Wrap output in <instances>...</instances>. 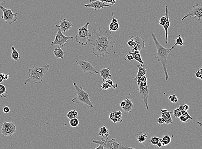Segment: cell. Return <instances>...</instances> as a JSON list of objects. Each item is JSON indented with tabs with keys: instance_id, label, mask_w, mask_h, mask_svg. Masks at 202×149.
<instances>
[{
	"instance_id": "cell-1",
	"label": "cell",
	"mask_w": 202,
	"mask_h": 149,
	"mask_svg": "<svg viewBox=\"0 0 202 149\" xmlns=\"http://www.w3.org/2000/svg\"><path fill=\"white\" fill-rule=\"evenodd\" d=\"M89 42L93 54L97 57L110 54L115 43L112 33L100 27L98 30L93 29Z\"/></svg>"
},
{
	"instance_id": "cell-2",
	"label": "cell",
	"mask_w": 202,
	"mask_h": 149,
	"mask_svg": "<svg viewBox=\"0 0 202 149\" xmlns=\"http://www.w3.org/2000/svg\"><path fill=\"white\" fill-rule=\"evenodd\" d=\"M152 37L156 47V51H157L156 56L155 58L157 60V62H160L162 65L164 70L165 78H166L165 82H166L168 80L169 77L167 70V60L169 54L173 49L175 48V47L173 45V47L170 48H166L165 47L162 46L159 42L154 33H152Z\"/></svg>"
},
{
	"instance_id": "cell-3",
	"label": "cell",
	"mask_w": 202,
	"mask_h": 149,
	"mask_svg": "<svg viewBox=\"0 0 202 149\" xmlns=\"http://www.w3.org/2000/svg\"><path fill=\"white\" fill-rule=\"evenodd\" d=\"M49 68L50 65L48 64L44 66L35 64L32 68L29 69L27 79L24 82V85H26L29 82L31 81L35 84L42 83Z\"/></svg>"
},
{
	"instance_id": "cell-4",
	"label": "cell",
	"mask_w": 202,
	"mask_h": 149,
	"mask_svg": "<svg viewBox=\"0 0 202 149\" xmlns=\"http://www.w3.org/2000/svg\"><path fill=\"white\" fill-rule=\"evenodd\" d=\"M76 91V96L72 100V102L76 104H83L87 105L90 108H92L93 104L90 100V96L87 92L83 90V86L78 87L77 83H73Z\"/></svg>"
},
{
	"instance_id": "cell-5",
	"label": "cell",
	"mask_w": 202,
	"mask_h": 149,
	"mask_svg": "<svg viewBox=\"0 0 202 149\" xmlns=\"http://www.w3.org/2000/svg\"><path fill=\"white\" fill-rule=\"evenodd\" d=\"M90 22H88L86 24L78 28V34L75 36V40L81 46H86L90 41L91 33H89L88 26Z\"/></svg>"
},
{
	"instance_id": "cell-6",
	"label": "cell",
	"mask_w": 202,
	"mask_h": 149,
	"mask_svg": "<svg viewBox=\"0 0 202 149\" xmlns=\"http://www.w3.org/2000/svg\"><path fill=\"white\" fill-rule=\"evenodd\" d=\"M115 138H112L111 140L106 139L105 140L104 138H102L101 141L98 140H93L92 142L96 144H101L104 146V149H134V148L127 147L126 145H123L119 142H116Z\"/></svg>"
},
{
	"instance_id": "cell-7",
	"label": "cell",
	"mask_w": 202,
	"mask_h": 149,
	"mask_svg": "<svg viewBox=\"0 0 202 149\" xmlns=\"http://www.w3.org/2000/svg\"><path fill=\"white\" fill-rule=\"evenodd\" d=\"M0 9L3 13V14L1 16V18L7 24L12 25L17 20L18 14L13 13V9L6 8L2 6H0Z\"/></svg>"
},
{
	"instance_id": "cell-8",
	"label": "cell",
	"mask_w": 202,
	"mask_h": 149,
	"mask_svg": "<svg viewBox=\"0 0 202 149\" xmlns=\"http://www.w3.org/2000/svg\"><path fill=\"white\" fill-rule=\"evenodd\" d=\"M75 62L79 68L85 73L88 72L91 74H98V73L95 67H93L91 64L88 61L80 59H76Z\"/></svg>"
},
{
	"instance_id": "cell-9",
	"label": "cell",
	"mask_w": 202,
	"mask_h": 149,
	"mask_svg": "<svg viewBox=\"0 0 202 149\" xmlns=\"http://www.w3.org/2000/svg\"><path fill=\"white\" fill-rule=\"evenodd\" d=\"M56 28L57 29V32L56 35L55 40L51 42V47H54L56 45H59L62 47H64L66 45L68 40L73 39V37H67L64 35L60 28L58 27H56Z\"/></svg>"
},
{
	"instance_id": "cell-10",
	"label": "cell",
	"mask_w": 202,
	"mask_h": 149,
	"mask_svg": "<svg viewBox=\"0 0 202 149\" xmlns=\"http://www.w3.org/2000/svg\"><path fill=\"white\" fill-rule=\"evenodd\" d=\"M202 4H195L192 8V9L189 11L188 14L184 16L181 21H183L185 19L188 17H192L195 19L197 22H199L202 19Z\"/></svg>"
},
{
	"instance_id": "cell-11",
	"label": "cell",
	"mask_w": 202,
	"mask_h": 149,
	"mask_svg": "<svg viewBox=\"0 0 202 149\" xmlns=\"http://www.w3.org/2000/svg\"><path fill=\"white\" fill-rule=\"evenodd\" d=\"M1 132L3 136H12L16 132V126L13 122L4 121L1 125Z\"/></svg>"
},
{
	"instance_id": "cell-12",
	"label": "cell",
	"mask_w": 202,
	"mask_h": 149,
	"mask_svg": "<svg viewBox=\"0 0 202 149\" xmlns=\"http://www.w3.org/2000/svg\"><path fill=\"white\" fill-rule=\"evenodd\" d=\"M112 5L105 3L104 2L100 1H96L90 2L89 3L84 5V7L86 8H91L94 10H100L105 7H111Z\"/></svg>"
},
{
	"instance_id": "cell-13",
	"label": "cell",
	"mask_w": 202,
	"mask_h": 149,
	"mask_svg": "<svg viewBox=\"0 0 202 149\" xmlns=\"http://www.w3.org/2000/svg\"><path fill=\"white\" fill-rule=\"evenodd\" d=\"M73 26V24L70 20L67 19H64L61 20L59 22V25H55L56 27L60 28L62 32H66L70 30Z\"/></svg>"
},
{
	"instance_id": "cell-14",
	"label": "cell",
	"mask_w": 202,
	"mask_h": 149,
	"mask_svg": "<svg viewBox=\"0 0 202 149\" xmlns=\"http://www.w3.org/2000/svg\"><path fill=\"white\" fill-rule=\"evenodd\" d=\"M149 87L147 85L144 87H139L138 90L139 91L140 94L142 97L144 102L146 106V109H148V99L149 97Z\"/></svg>"
},
{
	"instance_id": "cell-15",
	"label": "cell",
	"mask_w": 202,
	"mask_h": 149,
	"mask_svg": "<svg viewBox=\"0 0 202 149\" xmlns=\"http://www.w3.org/2000/svg\"><path fill=\"white\" fill-rule=\"evenodd\" d=\"M130 95H131V94H129V96ZM124 100H125V101L126 102V104L125 106L123 108H122V110L123 111H125L126 113H128L129 115L131 120H132V121L133 119L132 118V116H131V113L132 109L133 108V102L132 100L129 98V97L128 98H124Z\"/></svg>"
},
{
	"instance_id": "cell-16",
	"label": "cell",
	"mask_w": 202,
	"mask_h": 149,
	"mask_svg": "<svg viewBox=\"0 0 202 149\" xmlns=\"http://www.w3.org/2000/svg\"><path fill=\"white\" fill-rule=\"evenodd\" d=\"M131 37L133 38L135 41V45L133 47H137L140 51H141V49H143L145 47V42L144 41L142 40V38L138 36L134 35Z\"/></svg>"
},
{
	"instance_id": "cell-17",
	"label": "cell",
	"mask_w": 202,
	"mask_h": 149,
	"mask_svg": "<svg viewBox=\"0 0 202 149\" xmlns=\"http://www.w3.org/2000/svg\"><path fill=\"white\" fill-rule=\"evenodd\" d=\"M111 70L110 68L104 67L100 71V74L101 77L103 78V81H104L106 79L112 77Z\"/></svg>"
},
{
	"instance_id": "cell-18",
	"label": "cell",
	"mask_w": 202,
	"mask_h": 149,
	"mask_svg": "<svg viewBox=\"0 0 202 149\" xmlns=\"http://www.w3.org/2000/svg\"><path fill=\"white\" fill-rule=\"evenodd\" d=\"M137 68L139 69V71H138V74H137L135 78H134V81H136V80L139 77L145 75L147 72V70L145 65H144V64H139V65H137Z\"/></svg>"
},
{
	"instance_id": "cell-19",
	"label": "cell",
	"mask_w": 202,
	"mask_h": 149,
	"mask_svg": "<svg viewBox=\"0 0 202 149\" xmlns=\"http://www.w3.org/2000/svg\"><path fill=\"white\" fill-rule=\"evenodd\" d=\"M53 53L55 58L60 60H63L64 59V56L65 54V52L59 46L55 49Z\"/></svg>"
},
{
	"instance_id": "cell-20",
	"label": "cell",
	"mask_w": 202,
	"mask_h": 149,
	"mask_svg": "<svg viewBox=\"0 0 202 149\" xmlns=\"http://www.w3.org/2000/svg\"><path fill=\"white\" fill-rule=\"evenodd\" d=\"M172 113V112L171 111H168L165 114L162 115V117L164 118L165 120V123L167 125H168L169 124H172L173 123V120L171 116Z\"/></svg>"
},
{
	"instance_id": "cell-21",
	"label": "cell",
	"mask_w": 202,
	"mask_h": 149,
	"mask_svg": "<svg viewBox=\"0 0 202 149\" xmlns=\"http://www.w3.org/2000/svg\"><path fill=\"white\" fill-rule=\"evenodd\" d=\"M99 135L100 136H102L103 137H107L109 135H110V133L109 130L107 129L105 125H103V127L100 128L99 131Z\"/></svg>"
},
{
	"instance_id": "cell-22",
	"label": "cell",
	"mask_w": 202,
	"mask_h": 149,
	"mask_svg": "<svg viewBox=\"0 0 202 149\" xmlns=\"http://www.w3.org/2000/svg\"><path fill=\"white\" fill-rule=\"evenodd\" d=\"M11 50H12V53H11V58L14 61H17L20 58V56L19 54V52L16 49L14 46L11 47Z\"/></svg>"
},
{
	"instance_id": "cell-23",
	"label": "cell",
	"mask_w": 202,
	"mask_h": 149,
	"mask_svg": "<svg viewBox=\"0 0 202 149\" xmlns=\"http://www.w3.org/2000/svg\"><path fill=\"white\" fill-rule=\"evenodd\" d=\"M147 135L146 133H139L137 134V140L139 143H144L147 140Z\"/></svg>"
},
{
	"instance_id": "cell-24",
	"label": "cell",
	"mask_w": 202,
	"mask_h": 149,
	"mask_svg": "<svg viewBox=\"0 0 202 149\" xmlns=\"http://www.w3.org/2000/svg\"><path fill=\"white\" fill-rule=\"evenodd\" d=\"M128 54H131L132 56L133 57L134 60H135V61L139 62V63L141 64H144V61H143L142 58H141L140 53H139V54H133L132 53L129 52Z\"/></svg>"
},
{
	"instance_id": "cell-25",
	"label": "cell",
	"mask_w": 202,
	"mask_h": 149,
	"mask_svg": "<svg viewBox=\"0 0 202 149\" xmlns=\"http://www.w3.org/2000/svg\"><path fill=\"white\" fill-rule=\"evenodd\" d=\"M176 38L175 39V43L173 45L175 47H176L177 45H179L180 47L183 46L184 44V41L183 38L181 36V35H176Z\"/></svg>"
},
{
	"instance_id": "cell-26",
	"label": "cell",
	"mask_w": 202,
	"mask_h": 149,
	"mask_svg": "<svg viewBox=\"0 0 202 149\" xmlns=\"http://www.w3.org/2000/svg\"><path fill=\"white\" fill-rule=\"evenodd\" d=\"M162 146H166L171 143L172 138L169 135H165L162 138Z\"/></svg>"
},
{
	"instance_id": "cell-27",
	"label": "cell",
	"mask_w": 202,
	"mask_h": 149,
	"mask_svg": "<svg viewBox=\"0 0 202 149\" xmlns=\"http://www.w3.org/2000/svg\"><path fill=\"white\" fill-rule=\"evenodd\" d=\"M78 113L76 110H70L66 114V116L70 119L74 118H77Z\"/></svg>"
},
{
	"instance_id": "cell-28",
	"label": "cell",
	"mask_w": 202,
	"mask_h": 149,
	"mask_svg": "<svg viewBox=\"0 0 202 149\" xmlns=\"http://www.w3.org/2000/svg\"><path fill=\"white\" fill-rule=\"evenodd\" d=\"M0 96L1 97H3L4 98L8 96V93L6 91V87L1 84H0Z\"/></svg>"
},
{
	"instance_id": "cell-29",
	"label": "cell",
	"mask_w": 202,
	"mask_h": 149,
	"mask_svg": "<svg viewBox=\"0 0 202 149\" xmlns=\"http://www.w3.org/2000/svg\"><path fill=\"white\" fill-rule=\"evenodd\" d=\"M79 123V120H78L77 118H74L70 119L69 121V124H70V125L73 128L78 127Z\"/></svg>"
},
{
	"instance_id": "cell-30",
	"label": "cell",
	"mask_w": 202,
	"mask_h": 149,
	"mask_svg": "<svg viewBox=\"0 0 202 149\" xmlns=\"http://www.w3.org/2000/svg\"><path fill=\"white\" fill-rule=\"evenodd\" d=\"M119 25L118 22H117V23L111 22L109 25V30L111 31H116L119 29Z\"/></svg>"
},
{
	"instance_id": "cell-31",
	"label": "cell",
	"mask_w": 202,
	"mask_h": 149,
	"mask_svg": "<svg viewBox=\"0 0 202 149\" xmlns=\"http://www.w3.org/2000/svg\"><path fill=\"white\" fill-rule=\"evenodd\" d=\"M101 87L103 90L105 91L108 89L111 88H113V89L116 88L117 87V86H112V85L108 84L107 83L105 82L101 85Z\"/></svg>"
},
{
	"instance_id": "cell-32",
	"label": "cell",
	"mask_w": 202,
	"mask_h": 149,
	"mask_svg": "<svg viewBox=\"0 0 202 149\" xmlns=\"http://www.w3.org/2000/svg\"><path fill=\"white\" fill-rule=\"evenodd\" d=\"M182 110H180L178 108H177L175 109L173 111L174 117H175L176 118H179V117L181 116H182Z\"/></svg>"
},
{
	"instance_id": "cell-33",
	"label": "cell",
	"mask_w": 202,
	"mask_h": 149,
	"mask_svg": "<svg viewBox=\"0 0 202 149\" xmlns=\"http://www.w3.org/2000/svg\"><path fill=\"white\" fill-rule=\"evenodd\" d=\"M100 1L104 2V3H106L110 5H113L115 4L116 1L117 0H90V2L94 1Z\"/></svg>"
},
{
	"instance_id": "cell-34",
	"label": "cell",
	"mask_w": 202,
	"mask_h": 149,
	"mask_svg": "<svg viewBox=\"0 0 202 149\" xmlns=\"http://www.w3.org/2000/svg\"><path fill=\"white\" fill-rule=\"evenodd\" d=\"M160 139V138L157 137H151V139H150V142L153 145L155 146V145H157V144L159 142Z\"/></svg>"
},
{
	"instance_id": "cell-35",
	"label": "cell",
	"mask_w": 202,
	"mask_h": 149,
	"mask_svg": "<svg viewBox=\"0 0 202 149\" xmlns=\"http://www.w3.org/2000/svg\"><path fill=\"white\" fill-rule=\"evenodd\" d=\"M168 98L172 103H177L178 101V98H177V97L175 94L170 95L169 97Z\"/></svg>"
},
{
	"instance_id": "cell-36",
	"label": "cell",
	"mask_w": 202,
	"mask_h": 149,
	"mask_svg": "<svg viewBox=\"0 0 202 149\" xmlns=\"http://www.w3.org/2000/svg\"><path fill=\"white\" fill-rule=\"evenodd\" d=\"M127 44L130 47H132L134 46V45H135V41H134V39L132 37H130L129 41L127 42Z\"/></svg>"
},
{
	"instance_id": "cell-37",
	"label": "cell",
	"mask_w": 202,
	"mask_h": 149,
	"mask_svg": "<svg viewBox=\"0 0 202 149\" xmlns=\"http://www.w3.org/2000/svg\"><path fill=\"white\" fill-rule=\"evenodd\" d=\"M195 76L197 78L202 80V68L196 72Z\"/></svg>"
},
{
	"instance_id": "cell-38",
	"label": "cell",
	"mask_w": 202,
	"mask_h": 149,
	"mask_svg": "<svg viewBox=\"0 0 202 149\" xmlns=\"http://www.w3.org/2000/svg\"><path fill=\"white\" fill-rule=\"evenodd\" d=\"M179 118L181 122H183V123H188L190 120V119H189L188 117L183 115L181 116Z\"/></svg>"
},
{
	"instance_id": "cell-39",
	"label": "cell",
	"mask_w": 202,
	"mask_h": 149,
	"mask_svg": "<svg viewBox=\"0 0 202 149\" xmlns=\"http://www.w3.org/2000/svg\"><path fill=\"white\" fill-rule=\"evenodd\" d=\"M136 81H137V84H138L139 87H144V86L148 85L147 82L141 81L139 80H137Z\"/></svg>"
},
{
	"instance_id": "cell-40",
	"label": "cell",
	"mask_w": 202,
	"mask_h": 149,
	"mask_svg": "<svg viewBox=\"0 0 202 149\" xmlns=\"http://www.w3.org/2000/svg\"><path fill=\"white\" fill-rule=\"evenodd\" d=\"M113 114H114V116L115 118H120V117H121L122 116V113H121V111H116V112H113Z\"/></svg>"
},
{
	"instance_id": "cell-41",
	"label": "cell",
	"mask_w": 202,
	"mask_h": 149,
	"mask_svg": "<svg viewBox=\"0 0 202 149\" xmlns=\"http://www.w3.org/2000/svg\"><path fill=\"white\" fill-rule=\"evenodd\" d=\"M131 48L132 49V53L133 54H136L140 53V51H139L137 47H131Z\"/></svg>"
},
{
	"instance_id": "cell-42",
	"label": "cell",
	"mask_w": 202,
	"mask_h": 149,
	"mask_svg": "<svg viewBox=\"0 0 202 149\" xmlns=\"http://www.w3.org/2000/svg\"><path fill=\"white\" fill-rule=\"evenodd\" d=\"M182 115L186 116V117H188V118L190 119H193V117H191V116L187 112V111H184V110L183 111Z\"/></svg>"
},
{
	"instance_id": "cell-43",
	"label": "cell",
	"mask_w": 202,
	"mask_h": 149,
	"mask_svg": "<svg viewBox=\"0 0 202 149\" xmlns=\"http://www.w3.org/2000/svg\"><path fill=\"white\" fill-rule=\"evenodd\" d=\"M105 81L107 83H108V84H110V85H112V86H117V87H118V85H117V84H116V83H115V84H114V83H113V81L112 80H111V79H109V78L106 79V80Z\"/></svg>"
},
{
	"instance_id": "cell-44",
	"label": "cell",
	"mask_w": 202,
	"mask_h": 149,
	"mask_svg": "<svg viewBox=\"0 0 202 149\" xmlns=\"http://www.w3.org/2000/svg\"><path fill=\"white\" fill-rule=\"evenodd\" d=\"M157 123L159 125H162L165 123V120L162 117H160L157 119Z\"/></svg>"
},
{
	"instance_id": "cell-45",
	"label": "cell",
	"mask_w": 202,
	"mask_h": 149,
	"mask_svg": "<svg viewBox=\"0 0 202 149\" xmlns=\"http://www.w3.org/2000/svg\"><path fill=\"white\" fill-rule=\"evenodd\" d=\"M3 113L7 114L10 112V109L9 107H8V106H6V107H4L3 108Z\"/></svg>"
},
{
	"instance_id": "cell-46",
	"label": "cell",
	"mask_w": 202,
	"mask_h": 149,
	"mask_svg": "<svg viewBox=\"0 0 202 149\" xmlns=\"http://www.w3.org/2000/svg\"><path fill=\"white\" fill-rule=\"evenodd\" d=\"M137 80H139L140 81H141L147 82V77H146L145 75L143 76L139 77ZM137 80H136V81H137Z\"/></svg>"
},
{
	"instance_id": "cell-47",
	"label": "cell",
	"mask_w": 202,
	"mask_h": 149,
	"mask_svg": "<svg viewBox=\"0 0 202 149\" xmlns=\"http://www.w3.org/2000/svg\"><path fill=\"white\" fill-rule=\"evenodd\" d=\"M9 77V75L8 74H3L2 79L3 81H7Z\"/></svg>"
},
{
	"instance_id": "cell-48",
	"label": "cell",
	"mask_w": 202,
	"mask_h": 149,
	"mask_svg": "<svg viewBox=\"0 0 202 149\" xmlns=\"http://www.w3.org/2000/svg\"><path fill=\"white\" fill-rule=\"evenodd\" d=\"M126 57L127 58V59L129 60V61H132V60H134L131 54H130L128 55H126Z\"/></svg>"
},
{
	"instance_id": "cell-49",
	"label": "cell",
	"mask_w": 202,
	"mask_h": 149,
	"mask_svg": "<svg viewBox=\"0 0 202 149\" xmlns=\"http://www.w3.org/2000/svg\"><path fill=\"white\" fill-rule=\"evenodd\" d=\"M112 14L113 19L112 20L111 22H112V23H117V22H118V20H117V19H115V17H114V15H113V12H112Z\"/></svg>"
},
{
	"instance_id": "cell-50",
	"label": "cell",
	"mask_w": 202,
	"mask_h": 149,
	"mask_svg": "<svg viewBox=\"0 0 202 149\" xmlns=\"http://www.w3.org/2000/svg\"><path fill=\"white\" fill-rule=\"evenodd\" d=\"M183 106L184 111H187V110H188L189 109V105H188V104H184V105H183Z\"/></svg>"
},
{
	"instance_id": "cell-51",
	"label": "cell",
	"mask_w": 202,
	"mask_h": 149,
	"mask_svg": "<svg viewBox=\"0 0 202 149\" xmlns=\"http://www.w3.org/2000/svg\"><path fill=\"white\" fill-rule=\"evenodd\" d=\"M126 104V102L125 100H124V99H122V102H121L120 104V106L121 107V108H123L124 106H125Z\"/></svg>"
},
{
	"instance_id": "cell-52",
	"label": "cell",
	"mask_w": 202,
	"mask_h": 149,
	"mask_svg": "<svg viewBox=\"0 0 202 149\" xmlns=\"http://www.w3.org/2000/svg\"><path fill=\"white\" fill-rule=\"evenodd\" d=\"M95 149H104V146H103L102 144H99L98 147H97V148H95Z\"/></svg>"
},
{
	"instance_id": "cell-53",
	"label": "cell",
	"mask_w": 202,
	"mask_h": 149,
	"mask_svg": "<svg viewBox=\"0 0 202 149\" xmlns=\"http://www.w3.org/2000/svg\"><path fill=\"white\" fill-rule=\"evenodd\" d=\"M167 110L165 109H163L161 110H160V113L161 115L163 114L166 113V112H167Z\"/></svg>"
},
{
	"instance_id": "cell-54",
	"label": "cell",
	"mask_w": 202,
	"mask_h": 149,
	"mask_svg": "<svg viewBox=\"0 0 202 149\" xmlns=\"http://www.w3.org/2000/svg\"><path fill=\"white\" fill-rule=\"evenodd\" d=\"M7 0H0V6H2L3 4L5 3Z\"/></svg>"
},
{
	"instance_id": "cell-55",
	"label": "cell",
	"mask_w": 202,
	"mask_h": 149,
	"mask_svg": "<svg viewBox=\"0 0 202 149\" xmlns=\"http://www.w3.org/2000/svg\"><path fill=\"white\" fill-rule=\"evenodd\" d=\"M109 117H110V119H111V120H112L113 119V118H114V114H113V112H112V113H111L110 114V116H109Z\"/></svg>"
},
{
	"instance_id": "cell-56",
	"label": "cell",
	"mask_w": 202,
	"mask_h": 149,
	"mask_svg": "<svg viewBox=\"0 0 202 149\" xmlns=\"http://www.w3.org/2000/svg\"><path fill=\"white\" fill-rule=\"evenodd\" d=\"M111 121H112L113 123H115L118 122V118L114 117L113 119H112Z\"/></svg>"
},
{
	"instance_id": "cell-57",
	"label": "cell",
	"mask_w": 202,
	"mask_h": 149,
	"mask_svg": "<svg viewBox=\"0 0 202 149\" xmlns=\"http://www.w3.org/2000/svg\"><path fill=\"white\" fill-rule=\"evenodd\" d=\"M3 73H0V83H1L3 81L2 79Z\"/></svg>"
},
{
	"instance_id": "cell-58",
	"label": "cell",
	"mask_w": 202,
	"mask_h": 149,
	"mask_svg": "<svg viewBox=\"0 0 202 149\" xmlns=\"http://www.w3.org/2000/svg\"><path fill=\"white\" fill-rule=\"evenodd\" d=\"M178 108L180 110H182V111L184 110V107L183 105H180V106L178 107Z\"/></svg>"
},
{
	"instance_id": "cell-59",
	"label": "cell",
	"mask_w": 202,
	"mask_h": 149,
	"mask_svg": "<svg viewBox=\"0 0 202 149\" xmlns=\"http://www.w3.org/2000/svg\"><path fill=\"white\" fill-rule=\"evenodd\" d=\"M156 145L158 146V147H159V148H161V147L162 146V143H161L160 142H159Z\"/></svg>"
},
{
	"instance_id": "cell-60",
	"label": "cell",
	"mask_w": 202,
	"mask_h": 149,
	"mask_svg": "<svg viewBox=\"0 0 202 149\" xmlns=\"http://www.w3.org/2000/svg\"><path fill=\"white\" fill-rule=\"evenodd\" d=\"M122 121H123V120H122V119H121V117H120V118H118V122L121 123H122Z\"/></svg>"
}]
</instances>
